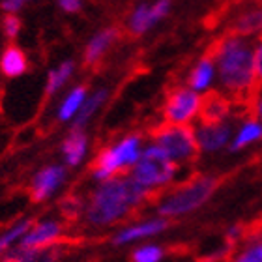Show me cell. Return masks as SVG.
<instances>
[{
	"instance_id": "obj_1",
	"label": "cell",
	"mask_w": 262,
	"mask_h": 262,
	"mask_svg": "<svg viewBox=\"0 0 262 262\" xmlns=\"http://www.w3.org/2000/svg\"><path fill=\"white\" fill-rule=\"evenodd\" d=\"M152 196L129 174L113 176L98 182L90 191L82 206V217L90 229H109L129 219Z\"/></svg>"
},
{
	"instance_id": "obj_2",
	"label": "cell",
	"mask_w": 262,
	"mask_h": 262,
	"mask_svg": "<svg viewBox=\"0 0 262 262\" xmlns=\"http://www.w3.org/2000/svg\"><path fill=\"white\" fill-rule=\"evenodd\" d=\"M210 55L217 70L219 92L234 103H246L258 86L255 77V39L229 32L212 45Z\"/></svg>"
},
{
	"instance_id": "obj_3",
	"label": "cell",
	"mask_w": 262,
	"mask_h": 262,
	"mask_svg": "<svg viewBox=\"0 0 262 262\" xmlns=\"http://www.w3.org/2000/svg\"><path fill=\"white\" fill-rule=\"evenodd\" d=\"M219 180L215 176H193L189 180L180 182L178 186L167 187L158 193L156 212L167 219H180L201 210L213 193L217 191Z\"/></svg>"
},
{
	"instance_id": "obj_4",
	"label": "cell",
	"mask_w": 262,
	"mask_h": 262,
	"mask_svg": "<svg viewBox=\"0 0 262 262\" xmlns=\"http://www.w3.org/2000/svg\"><path fill=\"white\" fill-rule=\"evenodd\" d=\"M180 167L172 163L165 152L152 141L142 146V152L127 174L154 196L165 191L178 180Z\"/></svg>"
},
{
	"instance_id": "obj_5",
	"label": "cell",
	"mask_w": 262,
	"mask_h": 262,
	"mask_svg": "<svg viewBox=\"0 0 262 262\" xmlns=\"http://www.w3.org/2000/svg\"><path fill=\"white\" fill-rule=\"evenodd\" d=\"M142 146H144V139L141 133H127L109 146L101 148L90 169L92 178L96 182H101L113 176L127 174L141 156Z\"/></svg>"
},
{
	"instance_id": "obj_6",
	"label": "cell",
	"mask_w": 262,
	"mask_h": 262,
	"mask_svg": "<svg viewBox=\"0 0 262 262\" xmlns=\"http://www.w3.org/2000/svg\"><path fill=\"white\" fill-rule=\"evenodd\" d=\"M150 141L158 144L165 152V156L176 163L180 169L189 167L199 158V144L195 139L193 126H182V124H159L150 135Z\"/></svg>"
},
{
	"instance_id": "obj_7",
	"label": "cell",
	"mask_w": 262,
	"mask_h": 262,
	"mask_svg": "<svg viewBox=\"0 0 262 262\" xmlns=\"http://www.w3.org/2000/svg\"><path fill=\"white\" fill-rule=\"evenodd\" d=\"M202 94L195 92L187 84H178L167 92L163 103V122L193 126L201 118Z\"/></svg>"
},
{
	"instance_id": "obj_8",
	"label": "cell",
	"mask_w": 262,
	"mask_h": 262,
	"mask_svg": "<svg viewBox=\"0 0 262 262\" xmlns=\"http://www.w3.org/2000/svg\"><path fill=\"white\" fill-rule=\"evenodd\" d=\"M195 139L201 154H217L225 148H229L234 126L227 120H199L193 124Z\"/></svg>"
},
{
	"instance_id": "obj_9",
	"label": "cell",
	"mask_w": 262,
	"mask_h": 262,
	"mask_svg": "<svg viewBox=\"0 0 262 262\" xmlns=\"http://www.w3.org/2000/svg\"><path fill=\"white\" fill-rule=\"evenodd\" d=\"M172 0H154V2H139L129 11L126 19V28L131 36H142L150 32L158 23H161L170 13Z\"/></svg>"
},
{
	"instance_id": "obj_10",
	"label": "cell",
	"mask_w": 262,
	"mask_h": 262,
	"mask_svg": "<svg viewBox=\"0 0 262 262\" xmlns=\"http://www.w3.org/2000/svg\"><path fill=\"white\" fill-rule=\"evenodd\" d=\"M169 225H170V219L163 217V215L131 221V223H126L124 227H120L115 232V236H113V246L124 247L142 240H152L156 236L163 234L165 230L169 229Z\"/></svg>"
},
{
	"instance_id": "obj_11",
	"label": "cell",
	"mask_w": 262,
	"mask_h": 262,
	"mask_svg": "<svg viewBox=\"0 0 262 262\" xmlns=\"http://www.w3.org/2000/svg\"><path fill=\"white\" fill-rule=\"evenodd\" d=\"M62 236H64V225L60 221L41 219V221L32 223V227L17 242V246L25 247V249H34V251H45V249L60 244Z\"/></svg>"
},
{
	"instance_id": "obj_12",
	"label": "cell",
	"mask_w": 262,
	"mask_h": 262,
	"mask_svg": "<svg viewBox=\"0 0 262 262\" xmlns=\"http://www.w3.org/2000/svg\"><path fill=\"white\" fill-rule=\"evenodd\" d=\"M68 180V169L64 165H47L34 174L30 182V201L45 202L55 195Z\"/></svg>"
},
{
	"instance_id": "obj_13",
	"label": "cell",
	"mask_w": 262,
	"mask_h": 262,
	"mask_svg": "<svg viewBox=\"0 0 262 262\" xmlns=\"http://www.w3.org/2000/svg\"><path fill=\"white\" fill-rule=\"evenodd\" d=\"M118 39H120V30L116 27H105L98 30L92 38L88 39L84 53H82V62L86 66L99 64Z\"/></svg>"
},
{
	"instance_id": "obj_14",
	"label": "cell",
	"mask_w": 262,
	"mask_h": 262,
	"mask_svg": "<svg viewBox=\"0 0 262 262\" xmlns=\"http://www.w3.org/2000/svg\"><path fill=\"white\" fill-rule=\"evenodd\" d=\"M186 84L195 92L202 94V96L212 92L213 86L217 84V70H215V62H213L210 53L201 56L195 62V66L187 73Z\"/></svg>"
},
{
	"instance_id": "obj_15",
	"label": "cell",
	"mask_w": 262,
	"mask_h": 262,
	"mask_svg": "<svg viewBox=\"0 0 262 262\" xmlns=\"http://www.w3.org/2000/svg\"><path fill=\"white\" fill-rule=\"evenodd\" d=\"M60 152L66 167H71V169L79 167L88 154V135L84 133V129L71 127V131L62 141Z\"/></svg>"
},
{
	"instance_id": "obj_16",
	"label": "cell",
	"mask_w": 262,
	"mask_h": 262,
	"mask_svg": "<svg viewBox=\"0 0 262 262\" xmlns=\"http://www.w3.org/2000/svg\"><path fill=\"white\" fill-rule=\"evenodd\" d=\"M262 141V122L253 115L242 118L240 124L234 127L232 139H230L229 150L230 152H240L244 148H249L253 144Z\"/></svg>"
},
{
	"instance_id": "obj_17",
	"label": "cell",
	"mask_w": 262,
	"mask_h": 262,
	"mask_svg": "<svg viewBox=\"0 0 262 262\" xmlns=\"http://www.w3.org/2000/svg\"><path fill=\"white\" fill-rule=\"evenodd\" d=\"M230 32H236L251 39H257L258 36H262V4L249 6L244 11H240L232 23Z\"/></svg>"
},
{
	"instance_id": "obj_18",
	"label": "cell",
	"mask_w": 262,
	"mask_h": 262,
	"mask_svg": "<svg viewBox=\"0 0 262 262\" xmlns=\"http://www.w3.org/2000/svg\"><path fill=\"white\" fill-rule=\"evenodd\" d=\"M232 99L227 98L223 92H208L202 96L201 120H227L232 109Z\"/></svg>"
},
{
	"instance_id": "obj_19",
	"label": "cell",
	"mask_w": 262,
	"mask_h": 262,
	"mask_svg": "<svg viewBox=\"0 0 262 262\" xmlns=\"http://www.w3.org/2000/svg\"><path fill=\"white\" fill-rule=\"evenodd\" d=\"M107 99H109V90L107 88H98L96 92L88 94L82 107L79 109L75 118L71 120V127H81V129H84L88 122L92 120L94 116L99 113V109L107 103Z\"/></svg>"
},
{
	"instance_id": "obj_20",
	"label": "cell",
	"mask_w": 262,
	"mask_h": 262,
	"mask_svg": "<svg viewBox=\"0 0 262 262\" xmlns=\"http://www.w3.org/2000/svg\"><path fill=\"white\" fill-rule=\"evenodd\" d=\"M28 70V58L25 51L17 45H8L0 56V71L2 75L8 79H15V77L25 75Z\"/></svg>"
},
{
	"instance_id": "obj_21",
	"label": "cell",
	"mask_w": 262,
	"mask_h": 262,
	"mask_svg": "<svg viewBox=\"0 0 262 262\" xmlns=\"http://www.w3.org/2000/svg\"><path fill=\"white\" fill-rule=\"evenodd\" d=\"M86 96H88V86H84V84H77V86L71 88L70 92L64 96L60 105H58V111H56L58 122L66 124V122L73 120L75 115L79 113V109L82 107V103H84Z\"/></svg>"
},
{
	"instance_id": "obj_22",
	"label": "cell",
	"mask_w": 262,
	"mask_h": 262,
	"mask_svg": "<svg viewBox=\"0 0 262 262\" xmlns=\"http://www.w3.org/2000/svg\"><path fill=\"white\" fill-rule=\"evenodd\" d=\"M73 73H75V62L73 60H64L56 66L55 70H51L47 75V82H45V96L51 98V96L60 92L73 77Z\"/></svg>"
},
{
	"instance_id": "obj_23",
	"label": "cell",
	"mask_w": 262,
	"mask_h": 262,
	"mask_svg": "<svg viewBox=\"0 0 262 262\" xmlns=\"http://www.w3.org/2000/svg\"><path fill=\"white\" fill-rule=\"evenodd\" d=\"M32 219H19L17 223H13L10 229L0 234V257H4L6 251H10L11 247L15 246L17 242L21 240L25 232L32 227Z\"/></svg>"
},
{
	"instance_id": "obj_24",
	"label": "cell",
	"mask_w": 262,
	"mask_h": 262,
	"mask_svg": "<svg viewBox=\"0 0 262 262\" xmlns=\"http://www.w3.org/2000/svg\"><path fill=\"white\" fill-rule=\"evenodd\" d=\"M236 262H262V236L253 234L244 242V246L232 255Z\"/></svg>"
},
{
	"instance_id": "obj_25",
	"label": "cell",
	"mask_w": 262,
	"mask_h": 262,
	"mask_svg": "<svg viewBox=\"0 0 262 262\" xmlns=\"http://www.w3.org/2000/svg\"><path fill=\"white\" fill-rule=\"evenodd\" d=\"M133 262H161L165 258V249L156 244H142L131 251Z\"/></svg>"
},
{
	"instance_id": "obj_26",
	"label": "cell",
	"mask_w": 262,
	"mask_h": 262,
	"mask_svg": "<svg viewBox=\"0 0 262 262\" xmlns=\"http://www.w3.org/2000/svg\"><path fill=\"white\" fill-rule=\"evenodd\" d=\"M21 27L23 23L17 17V13H6L4 19H2V30H4V36L8 39H15L21 32Z\"/></svg>"
},
{
	"instance_id": "obj_27",
	"label": "cell",
	"mask_w": 262,
	"mask_h": 262,
	"mask_svg": "<svg viewBox=\"0 0 262 262\" xmlns=\"http://www.w3.org/2000/svg\"><path fill=\"white\" fill-rule=\"evenodd\" d=\"M246 105L249 107V113L262 122V86L255 88V92L249 96V99L246 101Z\"/></svg>"
},
{
	"instance_id": "obj_28",
	"label": "cell",
	"mask_w": 262,
	"mask_h": 262,
	"mask_svg": "<svg viewBox=\"0 0 262 262\" xmlns=\"http://www.w3.org/2000/svg\"><path fill=\"white\" fill-rule=\"evenodd\" d=\"M255 77L257 84L262 86V36L255 39Z\"/></svg>"
},
{
	"instance_id": "obj_29",
	"label": "cell",
	"mask_w": 262,
	"mask_h": 262,
	"mask_svg": "<svg viewBox=\"0 0 262 262\" xmlns=\"http://www.w3.org/2000/svg\"><path fill=\"white\" fill-rule=\"evenodd\" d=\"M62 208H64V215H68V217H77L82 212V204L73 196H68L64 204H62Z\"/></svg>"
},
{
	"instance_id": "obj_30",
	"label": "cell",
	"mask_w": 262,
	"mask_h": 262,
	"mask_svg": "<svg viewBox=\"0 0 262 262\" xmlns=\"http://www.w3.org/2000/svg\"><path fill=\"white\" fill-rule=\"evenodd\" d=\"M27 2H30V0H2V2H0V8H2L4 13H17Z\"/></svg>"
},
{
	"instance_id": "obj_31",
	"label": "cell",
	"mask_w": 262,
	"mask_h": 262,
	"mask_svg": "<svg viewBox=\"0 0 262 262\" xmlns=\"http://www.w3.org/2000/svg\"><path fill=\"white\" fill-rule=\"evenodd\" d=\"M58 8L66 13H77L82 8V0H56Z\"/></svg>"
},
{
	"instance_id": "obj_32",
	"label": "cell",
	"mask_w": 262,
	"mask_h": 262,
	"mask_svg": "<svg viewBox=\"0 0 262 262\" xmlns=\"http://www.w3.org/2000/svg\"><path fill=\"white\" fill-rule=\"evenodd\" d=\"M242 234H244V230H242L240 227H230L229 232H227V242H229V246H236V244L242 240Z\"/></svg>"
}]
</instances>
